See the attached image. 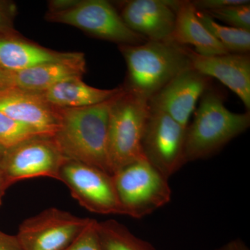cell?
I'll use <instances>...</instances> for the list:
<instances>
[{
  "instance_id": "1",
  "label": "cell",
  "mask_w": 250,
  "mask_h": 250,
  "mask_svg": "<svg viewBox=\"0 0 250 250\" xmlns=\"http://www.w3.org/2000/svg\"><path fill=\"white\" fill-rule=\"evenodd\" d=\"M115 97L86 107L59 108V129L53 136L67 159L93 166L111 175L108 129L110 108Z\"/></svg>"
},
{
  "instance_id": "2",
  "label": "cell",
  "mask_w": 250,
  "mask_h": 250,
  "mask_svg": "<svg viewBox=\"0 0 250 250\" xmlns=\"http://www.w3.org/2000/svg\"><path fill=\"white\" fill-rule=\"evenodd\" d=\"M127 66L123 88L149 101L180 72L190 67L183 46L171 41H147L137 45H120Z\"/></svg>"
},
{
  "instance_id": "3",
  "label": "cell",
  "mask_w": 250,
  "mask_h": 250,
  "mask_svg": "<svg viewBox=\"0 0 250 250\" xmlns=\"http://www.w3.org/2000/svg\"><path fill=\"white\" fill-rule=\"evenodd\" d=\"M250 126V113H233L224 104L223 97L208 88L200 98L193 121L187 128V163L214 155Z\"/></svg>"
},
{
  "instance_id": "4",
  "label": "cell",
  "mask_w": 250,
  "mask_h": 250,
  "mask_svg": "<svg viewBox=\"0 0 250 250\" xmlns=\"http://www.w3.org/2000/svg\"><path fill=\"white\" fill-rule=\"evenodd\" d=\"M150 113L149 101L124 90L112 102L108 118V148L112 174L145 159L141 147Z\"/></svg>"
},
{
  "instance_id": "5",
  "label": "cell",
  "mask_w": 250,
  "mask_h": 250,
  "mask_svg": "<svg viewBox=\"0 0 250 250\" xmlns=\"http://www.w3.org/2000/svg\"><path fill=\"white\" fill-rule=\"evenodd\" d=\"M46 19L73 26L98 39L120 45H137L147 39L130 29L114 6L105 0L55 1Z\"/></svg>"
},
{
  "instance_id": "6",
  "label": "cell",
  "mask_w": 250,
  "mask_h": 250,
  "mask_svg": "<svg viewBox=\"0 0 250 250\" xmlns=\"http://www.w3.org/2000/svg\"><path fill=\"white\" fill-rule=\"evenodd\" d=\"M113 177L125 215L144 218L170 202L168 179L146 159L125 166Z\"/></svg>"
},
{
  "instance_id": "7",
  "label": "cell",
  "mask_w": 250,
  "mask_h": 250,
  "mask_svg": "<svg viewBox=\"0 0 250 250\" xmlns=\"http://www.w3.org/2000/svg\"><path fill=\"white\" fill-rule=\"evenodd\" d=\"M67 160L53 136H38L6 149L0 171L10 186L37 177L59 181Z\"/></svg>"
},
{
  "instance_id": "8",
  "label": "cell",
  "mask_w": 250,
  "mask_h": 250,
  "mask_svg": "<svg viewBox=\"0 0 250 250\" xmlns=\"http://www.w3.org/2000/svg\"><path fill=\"white\" fill-rule=\"evenodd\" d=\"M59 181L85 209L98 214L125 215L111 174L67 159L59 172Z\"/></svg>"
},
{
  "instance_id": "9",
  "label": "cell",
  "mask_w": 250,
  "mask_h": 250,
  "mask_svg": "<svg viewBox=\"0 0 250 250\" xmlns=\"http://www.w3.org/2000/svg\"><path fill=\"white\" fill-rule=\"evenodd\" d=\"M187 128L166 113L150 110L141 141L143 154L167 179L187 164Z\"/></svg>"
},
{
  "instance_id": "10",
  "label": "cell",
  "mask_w": 250,
  "mask_h": 250,
  "mask_svg": "<svg viewBox=\"0 0 250 250\" xmlns=\"http://www.w3.org/2000/svg\"><path fill=\"white\" fill-rule=\"evenodd\" d=\"M90 220L52 207L24 220L16 236L22 250H64Z\"/></svg>"
},
{
  "instance_id": "11",
  "label": "cell",
  "mask_w": 250,
  "mask_h": 250,
  "mask_svg": "<svg viewBox=\"0 0 250 250\" xmlns=\"http://www.w3.org/2000/svg\"><path fill=\"white\" fill-rule=\"evenodd\" d=\"M210 78L191 67L180 72L149 99L150 110L166 113L184 127L195 111L199 99L209 86Z\"/></svg>"
},
{
  "instance_id": "12",
  "label": "cell",
  "mask_w": 250,
  "mask_h": 250,
  "mask_svg": "<svg viewBox=\"0 0 250 250\" xmlns=\"http://www.w3.org/2000/svg\"><path fill=\"white\" fill-rule=\"evenodd\" d=\"M180 1L130 0L122 6V19L130 29L147 41H169Z\"/></svg>"
},
{
  "instance_id": "13",
  "label": "cell",
  "mask_w": 250,
  "mask_h": 250,
  "mask_svg": "<svg viewBox=\"0 0 250 250\" xmlns=\"http://www.w3.org/2000/svg\"><path fill=\"white\" fill-rule=\"evenodd\" d=\"M190 66L199 73L217 79L232 90L248 111L250 108V54L228 53L202 56L188 46H183Z\"/></svg>"
},
{
  "instance_id": "14",
  "label": "cell",
  "mask_w": 250,
  "mask_h": 250,
  "mask_svg": "<svg viewBox=\"0 0 250 250\" xmlns=\"http://www.w3.org/2000/svg\"><path fill=\"white\" fill-rule=\"evenodd\" d=\"M0 113L44 136H54L59 129V108L46 102L37 92L15 87L0 90Z\"/></svg>"
},
{
  "instance_id": "15",
  "label": "cell",
  "mask_w": 250,
  "mask_h": 250,
  "mask_svg": "<svg viewBox=\"0 0 250 250\" xmlns=\"http://www.w3.org/2000/svg\"><path fill=\"white\" fill-rule=\"evenodd\" d=\"M85 72L84 54L70 52L61 60L45 62L21 71L9 72V75L11 87L40 92L67 79L82 78Z\"/></svg>"
},
{
  "instance_id": "16",
  "label": "cell",
  "mask_w": 250,
  "mask_h": 250,
  "mask_svg": "<svg viewBox=\"0 0 250 250\" xmlns=\"http://www.w3.org/2000/svg\"><path fill=\"white\" fill-rule=\"evenodd\" d=\"M70 52L41 47L19 36L17 31L0 34V67L5 71H21L65 58Z\"/></svg>"
},
{
  "instance_id": "17",
  "label": "cell",
  "mask_w": 250,
  "mask_h": 250,
  "mask_svg": "<svg viewBox=\"0 0 250 250\" xmlns=\"http://www.w3.org/2000/svg\"><path fill=\"white\" fill-rule=\"evenodd\" d=\"M169 41L180 46H193L194 51L202 56L229 53L199 21L191 1H180L175 26Z\"/></svg>"
},
{
  "instance_id": "18",
  "label": "cell",
  "mask_w": 250,
  "mask_h": 250,
  "mask_svg": "<svg viewBox=\"0 0 250 250\" xmlns=\"http://www.w3.org/2000/svg\"><path fill=\"white\" fill-rule=\"evenodd\" d=\"M122 90L123 86L109 90L94 88L84 83L82 77H74L37 93L56 107L82 108L107 101Z\"/></svg>"
},
{
  "instance_id": "19",
  "label": "cell",
  "mask_w": 250,
  "mask_h": 250,
  "mask_svg": "<svg viewBox=\"0 0 250 250\" xmlns=\"http://www.w3.org/2000/svg\"><path fill=\"white\" fill-rule=\"evenodd\" d=\"M97 228L103 250H156L149 242L135 236L116 220L98 222Z\"/></svg>"
},
{
  "instance_id": "20",
  "label": "cell",
  "mask_w": 250,
  "mask_h": 250,
  "mask_svg": "<svg viewBox=\"0 0 250 250\" xmlns=\"http://www.w3.org/2000/svg\"><path fill=\"white\" fill-rule=\"evenodd\" d=\"M196 10V9H195ZM197 18L213 37L229 53L248 54L250 50V31L219 24L209 15L196 10Z\"/></svg>"
},
{
  "instance_id": "21",
  "label": "cell",
  "mask_w": 250,
  "mask_h": 250,
  "mask_svg": "<svg viewBox=\"0 0 250 250\" xmlns=\"http://www.w3.org/2000/svg\"><path fill=\"white\" fill-rule=\"evenodd\" d=\"M38 136L44 135L0 113V145L5 149Z\"/></svg>"
},
{
  "instance_id": "22",
  "label": "cell",
  "mask_w": 250,
  "mask_h": 250,
  "mask_svg": "<svg viewBox=\"0 0 250 250\" xmlns=\"http://www.w3.org/2000/svg\"><path fill=\"white\" fill-rule=\"evenodd\" d=\"M205 13L213 19L227 23L230 27L250 31V3L233 5Z\"/></svg>"
},
{
  "instance_id": "23",
  "label": "cell",
  "mask_w": 250,
  "mask_h": 250,
  "mask_svg": "<svg viewBox=\"0 0 250 250\" xmlns=\"http://www.w3.org/2000/svg\"><path fill=\"white\" fill-rule=\"evenodd\" d=\"M97 228L98 221L91 219L80 236L64 250H103L99 241Z\"/></svg>"
},
{
  "instance_id": "24",
  "label": "cell",
  "mask_w": 250,
  "mask_h": 250,
  "mask_svg": "<svg viewBox=\"0 0 250 250\" xmlns=\"http://www.w3.org/2000/svg\"><path fill=\"white\" fill-rule=\"evenodd\" d=\"M16 14V7L14 3L0 0V34L16 31L14 27Z\"/></svg>"
},
{
  "instance_id": "25",
  "label": "cell",
  "mask_w": 250,
  "mask_h": 250,
  "mask_svg": "<svg viewBox=\"0 0 250 250\" xmlns=\"http://www.w3.org/2000/svg\"><path fill=\"white\" fill-rule=\"evenodd\" d=\"M191 3L197 11L209 12L233 5L248 4L250 1L248 0H195L191 1Z\"/></svg>"
},
{
  "instance_id": "26",
  "label": "cell",
  "mask_w": 250,
  "mask_h": 250,
  "mask_svg": "<svg viewBox=\"0 0 250 250\" xmlns=\"http://www.w3.org/2000/svg\"><path fill=\"white\" fill-rule=\"evenodd\" d=\"M0 250H22V248L16 236H11L0 230Z\"/></svg>"
},
{
  "instance_id": "27",
  "label": "cell",
  "mask_w": 250,
  "mask_h": 250,
  "mask_svg": "<svg viewBox=\"0 0 250 250\" xmlns=\"http://www.w3.org/2000/svg\"><path fill=\"white\" fill-rule=\"evenodd\" d=\"M215 250H250L244 242L240 239L233 240Z\"/></svg>"
},
{
  "instance_id": "28",
  "label": "cell",
  "mask_w": 250,
  "mask_h": 250,
  "mask_svg": "<svg viewBox=\"0 0 250 250\" xmlns=\"http://www.w3.org/2000/svg\"><path fill=\"white\" fill-rule=\"evenodd\" d=\"M11 87L9 72L0 67V90Z\"/></svg>"
},
{
  "instance_id": "29",
  "label": "cell",
  "mask_w": 250,
  "mask_h": 250,
  "mask_svg": "<svg viewBox=\"0 0 250 250\" xmlns=\"http://www.w3.org/2000/svg\"><path fill=\"white\" fill-rule=\"evenodd\" d=\"M11 187L7 181L5 179L4 176L0 171V207L2 203L3 197H4L5 192L9 188Z\"/></svg>"
},
{
  "instance_id": "30",
  "label": "cell",
  "mask_w": 250,
  "mask_h": 250,
  "mask_svg": "<svg viewBox=\"0 0 250 250\" xmlns=\"http://www.w3.org/2000/svg\"><path fill=\"white\" fill-rule=\"evenodd\" d=\"M5 151H6V149L0 145V165H1V161L4 157Z\"/></svg>"
}]
</instances>
